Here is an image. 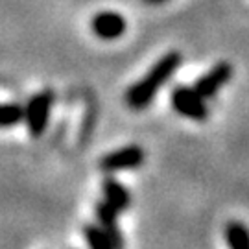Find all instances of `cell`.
<instances>
[{
    "instance_id": "cell-1",
    "label": "cell",
    "mask_w": 249,
    "mask_h": 249,
    "mask_svg": "<svg viewBox=\"0 0 249 249\" xmlns=\"http://www.w3.org/2000/svg\"><path fill=\"white\" fill-rule=\"evenodd\" d=\"M179 65H181V53L178 50L164 53L159 61L148 71V74L144 78L135 81L133 85L125 90V106L133 109V111L146 109L153 102V98L157 96V92L162 89V85L176 74Z\"/></svg>"
},
{
    "instance_id": "cell-2",
    "label": "cell",
    "mask_w": 249,
    "mask_h": 249,
    "mask_svg": "<svg viewBox=\"0 0 249 249\" xmlns=\"http://www.w3.org/2000/svg\"><path fill=\"white\" fill-rule=\"evenodd\" d=\"M53 106V92L52 90H41L34 94L28 100L26 107H24V120H26L28 131L34 139L43 137L46 131V125L50 120V111Z\"/></svg>"
},
{
    "instance_id": "cell-3",
    "label": "cell",
    "mask_w": 249,
    "mask_h": 249,
    "mask_svg": "<svg viewBox=\"0 0 249 249\" xmlns=\"http://www.w3.org/2000/svg\"><path fill=\"white\" fill-rule=\"evenodd\" d=\"M172 107L178 115L185 116L188 120L194 122H205L209 118V107H207V100H203L197 94L194 87H185V85H178L172 90Z\"/></svg>"
},
{
    "instance_id": "cell-4",
    "label": "cell",
    "mask_w": 249,
    "mask_h": 249,
    "mask_svg": "<svg viewBox=\"0 0 249 249\" xmlns=\"http://www.w3.org/2000/svg\"><path fill=\"white\" fill-rule=\"evenodd\" d=\"M144 159H146V151L137 144H129V146L106 153L100 159L98 166L106 174H115V172H122V170L139 168L144 164Z\"/></svg>"
},
{
    "instance_id": "cell-5",
    "label": "cell",
    "mask_w": 249,
    "mask_h": 249,
    "mask_svg": "<svg viewBox=\"0 0 249 249\" xmlns=\"http://www.w3.org/2000/svg\"><path fill=\"white\" fill-rule=\"evenodd\" d=\"M231 78H232L231 65L229 63H218L207 74H203L201 78H197L196 83H194V90L203 100H213Z\"/></svg>"
},
{
    "instance_id": "cell-6",
    "label": "cell",
    "mask_w": 249,
    "mask_h": 249,
    "mask_svg": "<svg viewBox=\"0 0 249 249\" xmlns=\"http://www.w3.org/2000/svg\"><path fill=\"white\" fill-rule=\"evenodd\" d=\"M125 18L115 11H102L96 13L90 20L92 34L104 41H115L125 34Z\"/></svg>"
},
{
    "instance_id": "cell-7",
    "label": "cell",
    "mask_w": 249,
    "mask_h": 249,
    "mask_svg": "<svg viewBox=\"0 0 249 249\" xmlns=\"http://www.w3.org/2000/svg\"><path fill=\"white\" fill-rule=\"evenodd\" d=\"M96 222L98 227L107 234L113 249H124V236L118 225V213L106 201L96 205Z\"/></svg>"
},
{
    "instance_id": "cell-8",
    "label": "cell",
    "mask_w": 249,
    "mask_h": 249,
    "mask_svg": "<svg viewBox=\"0 0 249 249\" xmlns=\"http://www.w3.org/2000/svg\"><path fill=\"white\" fill-rule=\"evenodd\" d=\"M102 194H104V201L111 205L116 213H124L131 205L129 190L115 178H106L102 181Z\"/></svg>"
},
{
    "instance_id": "cell-9",
    "label": "cell",
    "mask_w": 249,
    "mask_h": 249,
    "mask_svg": "<svg viewBox=\"0 0 249 249\" xmlns=\"http://www.w3.org/2000/svg\"><path fill=\"white\" fill-rule=\"evenodd\" d=\"M225 242L229 249H249V227L242 222H229L225 225Z\"/></svg>"
},
{
    "instance_id": "cell-10",
    "label": "cell",
    "mask_w": 249,
    "mask_h": 249,
    "mask_svg": "<svg viewBox=\"0 0 249 249\" xmlns=\"http://www.w3.org/2000/svg\"><path fill=\"white\" fill-rule=\"evenodd\" d=\"M83 236L87 240L89 249H113L107 234L98 227V223H87L83 227Z\"/></svg>"
},
{
    "instance_id": "cell-11",
    "label": "cell",
    "mask_w": 249,
    "mask_h": 249,
    "mask_svg": "<svg viewBox=\"0 0 249 249\" xmlns=\"http://www.w3.org/2000/svg\"><path fill=\"white\" fill-rule=\"evenodd\" d=\"M24 120V107L18 104H0V127H13Z\"/></svg>"
},
{
    "instance_id": "cell-12",
    "label": "cell",
    "mask_w": 249,
    "mask_h": 249,
    "mask_svg": "<svg viewBox=\"0 0 249 249\" xmlns=\"http://www.w3.org/2000/svg\"><path fill=\"white\" fill-rule=\"evenodd\" d=\"M146 4H162V2H166V0H144Z\"/></svg>"
}]
</instances>
